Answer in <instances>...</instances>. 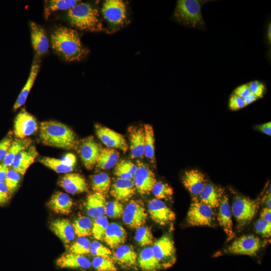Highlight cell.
Segmentation results:
<instances>
[{
  "label": "cell",
  "mask_w": 271,
  "mask_h": 271,
  "mask_svg": "<svg viewBox=\"0 0 271 271\" xmlns=\"http://www.w3.org/2000/svg\"><path fill=\"white\" fill-rule=\"evenodd\" d=\"M119 159V153L114 149L102 148L96 162L97 168L107 170L116 165Z\"/></svg>",
  "instance_id": "obj_33"
},
{
  "label": "cell",
  "mask_w": 271,
  "mask_h": 271,
  "mask_svg": "<svg viewBox=\"0 0 271 271\" xmlns=\"http://www.w3.org/2000/svg\"><path fill=\"white\" fill-rule=\"evenodd\" d=\"M186 220L188 224L192 226H212L215 221L213 208L197 198H193Z\"/></svg>",
  "instance_id": "obj_6"
},
{
  "label": "cell",
  "mask_w": 271,
  "mask_h": 271,
  "mask_svg": "<svg viewBox=\"0 0 271 271\" xmlns=\"http://www.w3.org/2000/svg\"><path fill=\"white\" fill-rule=\"evenodd\" d=\"M153 253L162 269L171 267L176 261L174 243L168 234H165L153 243Z\"/></svg>",
  "instance_id": "obj_7"
},
{
  "label": "cell",
  "mask_w": 271,
  "mask_h": 271,
  "mask_svg": "<svg viewBox=\"0 0 271 271\" xmlns=\"http://www.w3.org/2000/svg\"><path fill=\"white\" fill-rule=\"evenodd\" d=\"M106 204L105 195L97 192L90 194L85 203L87 215L94 219L104 216Z\"/></svg>",
  "instance_id": "obj_25"
},
{
  "label": "cell",
  "mask_w": 271,
  "mask_h": 271,
  "mask_svg": "<svg viewBox=\"0 0 271 271\" xmlns=\"http://www.w3.org/2000/svg\"><path fill=\"white\" fill-rule=\"evenodd\" d=\"M89 253L94 256L111 257V250L97 241H93L90 243Z\"/></svg>",
  "instance_id": "obj_47"
},
{
  "label": "cell",
  "mask_w": 271,
  "mask_h": 271,
  "mask_svg": "<svg viewBox=\"0 0 271 271\" xmlns=\"http://www.w3.org/2000/svg\"><path fill=\"white\" fill-rule=\"evenodd\" d=\"M130 157L142 158L144 156L145 133L144 127L131 126L128 128Z\"/></svg>",
  "instance_id": "obj_22"
},
{
  "label": "cell",
  "mask_w": 271,
  "mask_h": 271,
  "mask_svg": "<svg viewBox=\"0 0 271 271\" xmlns=\"http://www.w3.org/2000/svg\"><path fill=\"white\" fill-rule=\"evenodd\" d=\"M148 208L152 219L160 225L165 226L175 219V213L161 200L156 198L151 200Z\"/></svg>",
  "instance_id": "obj_15"
},
{
  "label": "cell",
  "mask_w": 271,
  "mask_h": 271,
  "mask_svg": "<svg viewBox=\"0 0 271 271\" xmlns=\"http://www.w3.org/2000/svg\"><path fill=\"white\" fill-rule=\"evenodd\" d=\"M11 135H9L0 141V161H4L13 142Z\"/></svg>",
  "instance_id": "obj_51"
},
{
  "label": "cell",
  "mask_w": 271,
  "mask_h": 271,
  "mask_svg": "<svg viewBox=\"0 0 271 271\" xmlns=\"http://www.w3.org/2000/svg\"><path fill=\"white\" fill-rule=\"evenodd\" d=\"M12 194L5 182H0V206L6 204Z\"/></svg>",
  "instance_id": "obj_52"
},
{
  "label": "cell",
  "mask_w": 271,
  "mask_h": 271,
  "mask_svg": "<svg viewBox=\"0 0 271 271\" xmlns=\"http://www.w3.org/2000/svg\"><path fill=\"white\" fill-rule=\"evenodd\" d=\"M52 49L64 60L80 61L89 53L81 43L78 32L64 26L56 28L51 35Z\"/></svg>",
  "instance_id": "obj_1"
},
{
  "label": "cell",
  "mask_w": 271,
  "mask_h": 271,
  "mask_svg": "<svg viewBox=\"0 0 271 271\" xmlns=\"http://www.w3.org/2000/svg\"><path fill=\"white\" fill-rule=\"evenodd\" d=\"M182 182L193 198H197L207 183L204 174L197 169L186 171Z\"/></svg>",
  "instance_id": "obj_17"
},
{
  "label": "cell",
  "mask_w": 271,
  "mask_h": 271,
  "mask_svg": "<svg viewBox=\"0 0 271 271\" xmlns=\"http://www.w3.org/2000/svg\"><path fill=\"white\" fill-rule=\"evenodd\" d=\"M137 266L142 271H159L162 267L155 257L152 247L143 249L137 256Z\"/></svg>",
  "instance_id": "obj_32"
},
{
  "label": "cell",
  "mask_w": 271,
  "mask_h": 271,
  "mask_svg": "<svg viewBox=\"0 0 271 271\" xmlns=\"http://www.w3.org/2000/svg\"><path fill=\"white\" fill-rule=\"evenodd\" d=\"M256 232L264 237H270L271 236V223L259 218L254 223Z\"/></svg>",
  "instance_id": "obj_48"
},
{
  "label": "cell",
  "mask_w": 271,
  "mask_h": 271,
  "mask_svg": "<svg viewBox=\"0 0 271 271\" xmlns=\"http://www.w3.org/2000/svg\"><path fill=\"white\" fill-rule=\"evenodd\" d=\"M137 256L131 245L122 244L115 249L112 258L123 268L137 270Z\"/></svg>",
  "instance_id": "obj_19"
},
{
  "label": "cell",
  "mask_w": 271,
  "mask_h": 271,
  "mask_svg": "<svg viewBox=\"0 0 271 271\" xmlns=\"http://www.w3.org/2000/svg\"><path fill=\"white\" fill-rule=\"evenodd\" d=\"M267 37L268 42L270 45V43H271V24L270 23L268 24V26H267Z\"/></svg>",
  "instance_id": "obj_59"
},
{
  "label": "cell",
  "mask_w": 271,
  "mask_h": 271,
  "mask_svg": "<svg viewBox=\"0 0 271 271\" xmlns=\"http://www.w3.org/2000/svg\"><path fill=\"white\" fill-rule=\"evenodd\" d=\"M90 241L86 237H79L68 247V251L80 255L89 253Z\"/></svg>",
  "instance_id": "obj_44"
},
{
  "label": "cell",
  "mask_w": 271,
  "mask_h": 271,
  "mask_svg": "<svg viewBox=\"0 0 271 271\" xmlns=\"http://www.w3.org/2000/svg\"><path fill=\"white\" fill-rule=\"evenodd\" d=\"M73 201L66 193L57 192L54 193L47 203L49 208L54 212L67 215L71 211Z\"/></svg>",
  "instance_id": "obj_30"
},
{
  "label": "cell",
  "mask_w": 271,
  "mask_h": 271,
  "mask_svg": "<svg viewBox=\"0 0 271 271\" xmlns=\"http://www.w3.org/2000/svg\"><path fill=\"white\" fill-rule=\"evenodd\" d=\"M126 239V231L121 225L114 222L109 223L103 240L111 248L116 249L123 244Z\"/></svg>",
  "instance_id": "obj_29"
},
{
  "label": "cell",
  "mask_w": 271,
  "mask_h": 271,
  "mask_svg": "<svg viewBox=\"0 0 271 271\" xmlns=\"http://www.w3.org/2000/svg\"><path fill=\"white\" fill-rule=\"evenodd\" d=\"M80 1L76 0H51L47 3L45 9L46 17L48 18L50 13L57 11L69 10Z\"/></svg>",
  "instance_id": "obj_39"
},
{
  "label": "cell",
  "mask_w": 271,
  "mask_h": 271,
  "mask_svg": "<svg viewBox=\"0 0 271 271\" xmlns=\"http://www.w3.org/2000/svg\"><path fill=\"white\" fill-rule=\"evenodd\" d=\"M263 202L266 205L265 207L271 209V197L270 193H268L262 199Z\"/></svg>",
  "instance_id": "obj_58"
},
{
  "label": "cell",
  "mask_w": 271,
  "mask_h": 271,
  "mask_svg": "<svg viewBox=\"0 0 271 271\" xmlns=\"http://www.w3.org/2000/svg\"><path fill=\"white\" fill-rule=\"evenodd\" d=\"M258 99L259 98L257 96L251 93L248 96L244 99V100L246 105L247 106L254 102Z\"/></svg>",
  "instance_id": "obj_57"
},
{
  "label": "cell",
  "mask_w": 271,
  "mask_h": 271,
  "mask_svg": "<svg viewBox=\"0 0 271 271\" xmlns=\"http://www.w3.org/2000/svg\"><path fill=\"white\" fill-rule=\"evenodd\" d=\"M77 147L78 152L84 166L88 170L92 169L96 164L102 148L92 136L82 139L78 143Z\"/></svg>",
  "instance_id": "obj_12"
},
{
  "label": "cell",
  "mask_w": 271,
  "mask_h": 271,
  "mask_svg": "<svg viewBox=\"0 0 271 271\" xmlns=\"http://www.w3.org/2000/svg\"><path fill=\"white\" fill-rule=\"evenodd\" d=\"M262 242L259 238L253 234L243 235L236 238L227 248V253L254 256L260 250Z\"/></svg>",
  "instance_id": "obj_9"
},
{
  "label": "cell",
  "mask_w": 271,
  "mask_h": 271,
  "mask_svg": "<svg viewBox=\"0 0 271 271\" xmlns=\"http://www.w3.org/2000/svg\"><path fill=\"white\" fill-rule=\"evenodd\" d=\"M39 57L36 55L35 56L27 81L14 105L13 109L14 110H16L24 105L27 100L28 96L39 71L40 60Z\"/></svg>",
  "instance_id": "obj_27"
},
{
  "label": "cell",
  "mask_w": 271,
  "mask_h": 271,
  "mask_svg": "<svg viewBox=\"0 0 271 271\" xmlns=\"http://www.w3.org/2000/svg\"><path fill=\"white\" fill-rule=\"evenodd\" d=\"M76 157L72 153L66 154L62 159L52 157H43L39 161L44 166L58 173H69L75 168Z\"/></svg>",
  "instance_id": "obj_16"
},
{
  "label": "cell",
  "mask_w": 271,
  "mask_h": 271,
  "mask_svg": "<svg viewBox=\"0 0 271 271\" xmlns=\"http://www.w3.org/2000/svg\"><path fill=\"white\" fill-rule=\"evenodd\" d=\"M145 133L144 156L153 164H155V138L153 126L149 124L144 125Z\"/></svg>",
  "instance_id": "obj_35"
},
{
  "label": "cell",
  "mask_w": 271,
  "mask_h": 271,
  "mask_svg": "<svg viewBox=\"0 0 271 271\" xmlns=\"http://www.w3.org/2000/svg\"><path fill=\"white\" fill-rule=\"evenodd\" d=\"M38 156L36 147L31 146L17 155L11 167L17 172L24 175Z\"/></svg>",
  "instance_id": "obj_26"
},
{
  "label": "cell",
  "mask_w": 271,
  "mask_h": 271,
  "mask_svg": "<svg viewBox=\"0 0 271 271\" xmlns=\"http://www.w3.org/2000/svg\"><path fill=\"white\" fill-rule=\"evenodd\" d=\"M9 169L4 164H0V182H5Z\"/></svg>",
  "instance_id": "obj_56"
},
{
  "label": "cell",
  "mask_w": 271,
  "mask_h": 271,
  "mask_svg": "<svg viewBox=\"0 0 271 271\" xmlns=\"http://www.w3.org/2000/svg\"><path fill=\"white\" fill-rule=\"evenodd\" d=\"M32 46L36 55L40 57L47 52L49 42L45 30L35 22L30 25Z\"/></svg>",
  "instance_id": "obj_23"
},
{
  "label": "cell",
  "mask_w": 271,
  "mask_h": 271,
  "mask_svg": "<svg viewBox=\"0 0 271 271\" xmlns=\"http://www.w3.org/2000/svg\"><path fill=\"white\" fill-rule=\"evenodd\" d=\"M58 184L66 192L75 194L86 192L88 188L85 178L78 173H67L63 176Z\"/></svg>",
  "instance_id": "obj_21"
},
{
  "label": "cell",
  "mask_w": 271,
  "mask_h": 271,
  "mask_svg": "<svg viewBox=\"0 0 271 271\" xmlns=\"http://www.w3.org/2000/svg\"><path fill=\"white\" fill-rule=\"evenodd\" d=\"M108 224L107 218L105 216L95 218L91 232L94 238L98 240H103Z\"/></svg>",
  "instance_id": "obj_41"
},
{
  "label": "cell",
  "mask_w": 271,
  "mask_h": 271,
  "mask_svg": "<svg viewBox=\"0 0 271 271\" xmlns=\"http://www.w3.org/2000/svg\"><path fill=\"white\" fill-rule=\"evenodd\" d=\"M21 175L13 169H9L5 183L12 194L16 191L19 186Z\"/></svg>",
  "instance_id": "obj_45"
},
{
  "label": "cell",
  "mask_w": 271,
  "mask_h": 271,
  "mask_svg": "<svg viewBox=\"0 0 271 271\" xmlns=\"http://www.w3.org/2000/svg\"><path fill=\"white\" fill-rule=\"evenodd\" d=\"M210 1L178 0L174 13L175 20L183 25L197 29H204L202 8Z\"/></svg>",
  "instance_id": "obj_4"
},
{
  "label": "cell",
  "mask_w": 271,
  "mask_h": 271,
  "mask_svg": "<svg viewBox=\"0 0 271 271\" xmlns=\"http://www.w3.org/2000/svg\"><path fill=\"white\" fill-rule=\"evenodd\" d=\"M91 186L94 192L105 195L110 189V178L107 174L103 172L94 175L91 179Z\"/></svg>",
  "instance_id": "obj_37"
},
{
  "label": "cell",
  "mask_w": 271,
  "mask_h": 271,
  "mask_svg": "<svg viewBox=\"0 0 271 271\" xmlns=\"http://www.w3.org/2000/svg\"><path fill=\"white\" fill-rule=\"evenodd\" d=\"M102 14L112 30L122 27L127 20L125 3L120 0H107L104 2Z\"/></svg>",
  "instance_id": "obj_8"
},
{
  "label": "cell",
  "mask_w": 271,
  "mask_h": 271,
  "mask_svg": "<svg viewBox=\"0 0 271 271\" xmlns=\"http://www.w3.org/2000/svg\"><path fill=\"white\" fill-rule=\"evenodd\" d=\"M50 228L64 244L71 242L76 235L73 224L66 219H58L52 221Z\"/></svg>",
  "instance_id": "obj_28"
},
{
  "label": "cell",
  "mask_w": 271,
  "mask_h": 271,
  "mask_svg": "<svg viewBox=\"0 0 271 271\" xmlns=\"http://www.w3.org/2000/svg\"><path fill=\"white\" fill-rule=\"evenodd\" d=\"M39 137L42 143L46 146L65 150L74 149L78 144L73 130L56 121L42 122L39 128Z\"/></svg>",
  "instance_id": "obj_2"
},
{
  "label": "cell",
  "mask_w": 271,
  "mask_h": 271,
  "mask_svg": "<svg viewBox=\"0 0 271 271\" xmlns=\"http://www.w3.org/2000/svg\"><path fill=\"white\" fill-rule=\"evenodd\" d=\"M153 194L158 199L169 200L172 198L174 191L173 189L167 183L162 182H157L152 190Z\"/></svg>",
  "instance_id": "obj_42"
},
{
  "label": "cell",
  "mask_w": 271,
  "mask_h": 271,
  "mask_svg": "<svg viewBox=\"0 0 271 271\" xmlns=\"http://www.w3.org/2000/svg\"><path fill=\"white\" fill-rule=\"evenodd\" d=\"M32 141L29 138L16 139L13 141L9 150L4 160L3 164L7 167L12 166L17 155L22 151L31 146Z\"/></svg>",
  "instance_id": "obj_34"
},
{
  "label": "cell",
  "mask_w": 271,
  "mask_h": 271,
  "mask_svg": "<svg viewBox=\"0 0 271 271\" xmlns=\"http://www.w3.org/2000/svg\"><path fill=\"white\" fill-rule=\"evenodd\" d=\"M137 172L133 181L136 191L141 195L150 194L157 182L154 173L145 163L137 161Z\"/></svg>",
  "instance_id": "obj_11"
},
{
  "label": "cell",
  "mask_w": 271,
  "mask_h": 271,
  "mask_svg": "<svg viewBox=\"0 0 271 271\" xmlns=\"http://www.w3.org/2000/svg\"><path fill=\"white\" fill-rule=\"evenodd\" d=\"M91 265L96 271H117L115 262L111 257L95 256Z\"/></svg>",
  "instance_id": "obj_40"
},
{
  "label": "cell",
  "mask_w": 271,
  "mask_h": 271,
  "mask_svg": "<svg viewBox=\"0 0 271 271\" xmlns=\"http://www.w3.org/2000/svg\"><path fill=\"white\" fill-rule=\"evenodd\" d=\"M67 17L72 26L80 30L91 32L103 30L98 10L89 4L78 3L68 10Z\"/></svg>",
  "instance_id": "obj_3"
},
{
  "label": "cell",
  "mask_w": 271,
  "mask_h": 271,
  "mask_svg": "<svg viewBox=\"0 0 271 271\" xmlns=\"http://www.w3.org/2000/svg\"><path fill=\"white\" fill-rule=\"evenodd\" d=\"M38 129L35 117L23 108L15 117L14 124V133L19 139L27 138Z\"/></svg>",
  "instance_id": "obj_14"
},
{
  "label": "cell",
  "mask_w": 271,
  "mask_h": 271,
  "mask_svg": "<svg viewBox=\"0 0 271 271\" xmlns=\"http://www.w3.org/2000/svg\"><path fill=\"white\" fill-rule=\"evenodd\" d=\"M136 191L133 180L117 178L111 186L110 194L116 201L126 202L134 195Z\"/></svg>",
  "instance_id": "obj_24"
},
{
  "label": "cell",
  "mask_w": 271,
  "mask_h": 271,
  "mask_svg": "<svg viewBox=\"0 0 271 271\" xmlns=\"http://www.w3.org/2000/svg\"><path fill=\"white\" fill-rule=\"evenodd\" d=\"M134 238L141 246H146L153 243V235L151 229L147 226H142L136 231Z\"/></svg>",
  "instance_id": "obj_43"
},
{
  "label": "cell",
  "mask_w": 271,
  "mask_h": 271,
  "mask_svg": "<svg viewBox=\"0 0 271 271\" xmlns=\"http://www.w3.org/2000/svg\"><path fill=\"white\" fill-rule=\"evenodd\" d=\"M122 205L117 201L107 202L105 214L107 217L113 218L121 217L123 213Z\"/></svg>",
  "instance_id": "obj_46"
},
{
  "label": "cell",
  "mask_w": 271,
  "mask_h": 271,
  "mask_svg": "<svg viewBox=\"0 0 271 271\" xmlns=\"http://www.w3.org/2000/svg\"><path fill=\"white\" fill-rule=\"evenodd\" d=\"M248 84L251 93L259 99L263 97L266 90V86L263 82L254 80L248 82Z\"/></svg>",
  "instance_id": "obj_49"
},
{
  "label": "cell",
  "mask_w": 271,
  "mask_h": 271,
  "mask_svg": "<svg viewBox=\"0 0 271 271\" xmlns=\"http://www.w3.org/2000/svg\"><path fill=\"white\" fill-rule=\"evenodd\" d=\"M56 265L62 268L77 269L85 270L91 266V261L83 255L66 252L56 261Z\"/></svg>",
  "instance_id": "obj_20"
},
{
  "label": "cell",
  "mask_w": 271,
  "mask_h": 271,
  "mask_svg": "<svg viewBox=\"0 0 271 271\" xmlns=\"http://www.w3.org/2000/svg\"><path fill=\"white\" fill-rule=\"evenodd\" d=\"M260 218L271 223V209L267 207L263 208L260 213Z\"/></svg>",
  "instance_id": "obj_55"
},
{
  "label": "cell",
  "mask_w": 271,
  "mask_h": 271,
  "mask_svg": "<svg viewBox=\"0 0 271 271\" xmlns=\"http://www.w3.org/2000/svg\"><path fill=\"white\" fill-rule=\"evenodd\" d=\"M115 166L114 173L118 178L133 180L138 169L137 165L123 159L118 161Z\"/></svg>",
  "instance_id": "obj_36"
},
{
  "label": "cell",
  "mask_w": 271,
  "mask_h": 271,
  "mask_svg": "<svg viewBox=\"0 0 271 271\" xmlns=\"http://www.w3.org/2000/svg\"><path fill=\"white\" fill-rule=\"evenodd\" d=\"M228 200L227 196L224 194L218 207L217 214L219 224L227 235V241L231 240L235 236L233 230L232 212Z\"/></svg>",
  "instance_id": "obj_18"
},
{
  "label": "cell",
  "mask_w": 271,
  "mask_h": 271,
  "mask_svg": "<svg viewBox=\"0 0 271 271\" xmlns=\"http://www.w3.org/2000/svg\"><path fill=\"white\" fill-rule=\"evenodd\" d=\"M122 220L128 227L138 229L146 223L147 213L143 202L139 200H130L123 210Z\"/></svg>",
  "instance_id": "obj_10"
},
{
  "label": "cell",
  "mask_w": 271,
  "mask_h": 271,
  "mask_svg": "<svg viewBox=\"0 0 271 271\" xmlns=\"http://www.w3.org/2000/svg\"><path fill=\"white\" fill-rule=\"evenodd\" d=\"M259 205L258 199H251L243 196H236L231 207L238 229L248 225L254 217Z\"/></svg>",
  "instance_id": "obj_5"
},
{
  "label": "cell",
  "mask_w": 271,
  "mask_h": 271,
  "mask_svg": "<svg viewBox=\"0 0 271 271\" xmlns=\"http://www.w3.org/2000/svg\"><path fill=\"white\" fill-rule=\"evenodd\" d=\"M224 194L222 188L207 183L198 197L200 201L215 208H218Z\"/></svg>",
  "instance_id": "obj_31"
},
{
  "label": "cell",
  "mask_w": 271,
  "mask_h": 271,
  "mask_svg": "<svg viewBox=\"0 0 271 271\" xmlns=\"http://www.w3.org/2000/svg\"><path fill=\"white\" fill-rule=\"evenodd\" d=\"M233 93L244 99L250 93V90L248 83L237 86L233 90Z\"/></svg>",
  "instance_id": "obj_53"
},
{
  "label": "cell",
  "mask_w": 271,
  "mask_h": 271,
  "mask_svg": "<svg viewBox=\"0 0 271 271\" xmlns=\"http://www.w3.org/2000/svg\"><path fill=\"white\" fill-rule=\"evenodd\" d=\"M72 224L75 234L78 237H85L91 234L93 221L89 217L80 216Z\"/></svg>",
  "instance_id": "obj_38"
},
{
  "label": "cell",
  "mask_w": 271,
  "mask_h": 271,
  "mask_svg": "<svg viewBox=\"0 0 271 271\" xmlns=\"http://www.w3.org/2000/svg\"><path fill=\"white\" fill-rule=\"evenodd\" d=\"M95 130L98 138L107 148L118 149L124 153L127 152L128 145L122 134L99 124L95 125Z\"/></svg>",
  "instance_id": "obj_13"
},
{
  "label": "cell",
  "mask_w": 271,
  "mask_h": 271,
  "mask_svg": "<svg viewBox=\"0 0 271 271\" xmlns=\"http://www.w3.org/2000/svg\"><path fill=\"white\" fill-rule=\"evenodd\" d=\"M255 128L259 131L270 136V134H271V122L270 121L257 125L255 126Z\"/></svg>",
  "instance_id": "obj_54"
},
{
  "label": "cell",
  "mask_w": 271,
  "mask_h": 271,
  "mask_svg": "<svg viewBox=\"0 0 271 271\" xmlns=\"http://www.w3.org/2000/svg\"><path fill=\"white\" fill-rule=\"evenodd\" d=\"M246 106L244 99L233 93L230 95L228 101V107L230 110L236 111Z\"/></svg>",
  "instance_id": "obj_50"
}]
</instances>
